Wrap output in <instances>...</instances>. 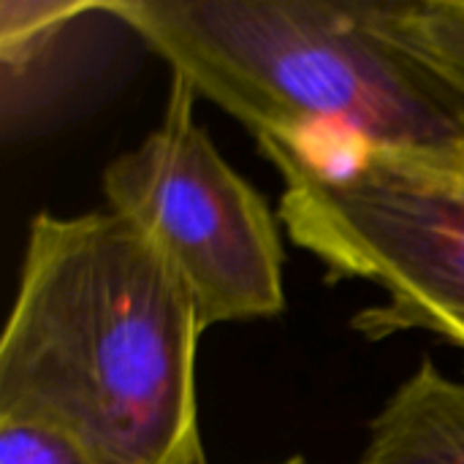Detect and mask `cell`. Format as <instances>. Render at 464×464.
Listing matches in <instances>:
<instances>
[{
    "label": "cell",
    "instance_id": "cell-8",
    "mask_svg": "<svg viewBox=\"0 0 464 464\" xmlns=\"http://www.w3.org/2000/svg\"><path fill=\"white\" fill-rule=\"evenodd\" d=\"M0 464H90V459L46 427L0 419Z\"/></svg>",
    "mask_w": 464,
    "mask_h": 464
},
{
    "label": "cell",
    "instance_id": "cell-9",
    "mask_svg": "<svg viewBox=\"0 0 464 464\" xmlns=\"http://www.w3.org/2000/svg\"><path fill=\"white\" fill-rule=\"evenodd\" d=\"M277 464H313V462H307L304 457H291V459H285V462H277Z\"/></svg>",
    "mask_w": 464,
    "mask_h": 464
},
{
    "label": "cell",
    "instance_id": "cell-6",
    "mask_svg": "<svg viewBox=\"0 0 464 464\" xmlns=\"http://www.w3.org/2000/svg\"><path fill=\"white\" fill-rule=\"evenodd\" d=\"M101 3H33V0H3L0 3V60H3V87L22 82L33 68H38L60 35Z\"/></svg>",
    "mask_w": 464,
    "mask_h": 464
},
{
    "label": "cell",
    "instance_id": "cell-4",
    "mask_svg": "<svg viewBox=\"0 0 464 464\" xmlns=\"http://www.w3.org/2000/svg\"><path fill=\"white\" fill-rule=\"evenodd\" d=\"M103 193L182 277L204 332L285 310L277 223L196 120L185 79L171 76L160 125L106 166Z\"/></svg>",
    "mask_w": 464,
    "mask_h": 464
},
{
    "label": "cell",
    "instance_id": "cell-5",
    "mask_svg": "<svg viewBox=\"0 0 464 464\" xmlns=\"http://www.w3.org/2000/svg\"><path fill=\"white\" fill-rule=\"evenodd\" d=\"M356 464H464L462 381L424 359L372 419Z\"/></svg>",
    "mask_w": 464,
    "mask_h": 464
},
{
    "label": "cell",
    "instance_id": "cell-2",
    "mask_svg": "<svg viewBox=\"0 0 464 464\" xmlns=\"http://www.w3.org/2000/svg\"><path fill=\"white\" fill-rule=\"evenodd\" d=\"M101 11L258 141L464 160V90L413 38L411 3L120 0Z\"/></svg>",
    "mask_w": 464,
    "mask_h": 464
},
{
    "label": "cell",
    "instance_id": "cell-3",
    "mask_svg": "<svg viewBox=\"0 0 464 464\" xmlns=\"http://www.w3.org/2000/svg\"><path fill=\"white\" fill-rule=\"evenodd\" d=\"M280 171V218L329 280H367L383 304L353 315L367 340L430 332L464 353V160L353 141L261 139Z\"/></svg>",
    "mask_w": 464,
    "mask_h": 464
},
{
    "label": "cell",
    "instance_id": "cell-1",
    "mask_svg": "<svg viewBox=\"0 0 464 464\" xmlns=\"http://www.w3.org/2000/svg\"><path fill=\"white\" fill-rule=\"evenodd\" d=\"M196 302L117 212H38L0 340V419L90 464H207Z\"/></svg>",
    "mask_w": 464,
    "mask_h": 464
},
{
    "label": "cell",
    "instance_id": "cell-7",
    "mask_svg": "<svg viewBox=\"0 0 464 464\" xmlns=\"http://www.w3.org/2000/svg\"><path fill=\"white\" fill-rule=\"evenodd\" d=\"M408 24L419 46L464 90V0H413Z\"/></svg>",
    "mask_w": 464,
    "mask_h": 464
}]
</instances>
